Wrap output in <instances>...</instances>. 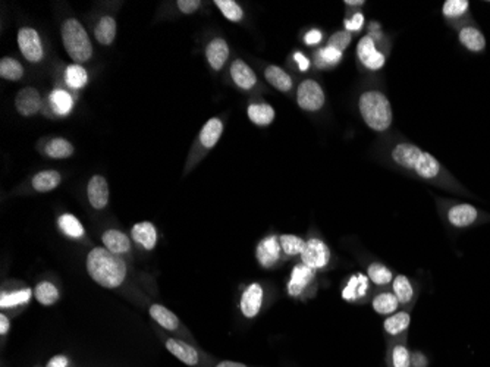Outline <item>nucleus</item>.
Returning a JSON list of instances; mask_svg holds the SVG:
<instances>
[{
	"label": "nucleus",
	"instance_id": "obj_1",
	"mask_svg": "<svg viewBox=\"0 0 490 367\" xmlns=\"http://www.w3.org/2000/svg\"><path fill=\"white\" fill-rule=\"evenodd\" d=\"M388 159L395 166L416 178L442 188H458L455 180L433 155L408 141H395L388 150Z\"/></svg>",
	"mask_w": 490,
	"mask_h": 367
},
{
	"label": "nucleus",
	"instance_id": "obj_2",
	"mask_svg": "<svg viewBox=\"0 0 490 367\" xmlns=\"http://www.w3.org/2000/svg\"><path fill=\"white\" fill-rule=\"evenodd\" d=\"M88 275L104 288H116L125 281L127 263L107 249L96 247L87 256Z\"/></svg>",
	"mask_w": 490,
	"mask_h": 367
},
{
	"label": "nucleus",
	"instance_id": "obj_3",
	"mask_svg": "<svg viewBox=\"0 0 490 367\" xmlns=\"http://www.w3.org/2000/svg\"><path fill=\"white\" fill-rule=\"evenodd\" d=\"M358 111L364 124L374 132H386L393 122L392 104L384 91L364 90L358 97Z\"/></svg>",
	"mask_w": 490,
	"mask_h": 367
},
{
	"label": "nucleus",
	"instance_id": "obj_4",
	"mask_svg": "<svg viewBox=\"0 0 490 367\" xmlns=\"http://www.w3.org/2000/svg\"><path fill=\"white\" fill-rule=\"evenodd\" d=\"M63 47L71 59L77 63H84L93 56L91 40L79 21L70 18L62 24Z\"/></svg>",
	"mask_w": 490,
	"mask_h": 367
},
{
	"label": "nucleus",
	"instance_id": "obj_5",
	"mask_svg": "<svg viewBox=\"0 0 490 367\" xmlns=\"http://www.w3.org/2000/svg\"><path fill=\"white\" fill-rule=\"evenodd\" d=\"M442 216L449 226L457 229L470 228L479 224L483 216L487 217V214L468 203H448L442 210Z\"/></svg>",
	"mask_w": 490,
	"mask_h": 367
},
{
	"label": "nucleus",
	"instance_id": "obj_6",
	"mask_svg": "<svg viewBox=\"0 0 490 367\" xmlns=\"http://www.w3.org/2000/svg\"><path fill=\"white\" fill-rule=\"evenodd\" d=\"M299 257H301V263L317 272L329 266L332 253L328 244L322 238L313 237L306 240V247Z\"/></svg>",
	"mask_w": 490,
	"mask_h": 367
},
{
	"label": "nucleus",
	"instance_id": "obj_7",
	"mask_svg": "<svg viewBox=\"0 0 490 367\" xmlns=\"http://www.w3.org/2000/svg\"><path fill=\"white\" fill-rule=\"evenodd\" d=\"M372 282L365 274L363 272H357V274H352L342 288V298L347 303L352 304H364L369 302V298H372Z\"/></svg>",
	"mask_w": 490,
	"mask_h": 367
},
{
	"label": "nucleus",
	"instance_id": "obj_8",
	"mask_svg": "<svg viewBox=\"0 0 490 367\" xmlns=\"http://www.w3.org/2000/svg\"><path fill=\"white\" fill-rule=\"evenodd\" d=\"M297 103L307 112H317L326 103V94L315 79H304L297 90Z\"/></svg>",
	"mask_w": 490,
	"mask_h": 367
},
{
	"label": "nucleus",
	"instance_id": "obj_9",
	"mask_svg": "<svg viewBox=\"0 0 490 367\" xmlns=\"http://www.w3.org/2000/svg\"><path fill=\"white\" fill-rule=\"evenodd\" d=\"M357 59L365 70L373 72L384 70L386 63L385 53L377 47V42L369 34L360 38L357 45Z\"/></svg>",
	"mask_w": 490,
	"mask_h": 367
},
{
	"label": "nucleus",
	"instance_id": "obj_10",
	"mask_svg": "<svg viewBox=\"0 0 490 367\" xmlns=\"http://www.w3.org/2000/svg\"><path fill=\"white\" fill-rule=\"evenodd\" d=\"M18 47L24 54V58L29 62L37 63L45 56L42 40H40L38 33L34 29H30V26H24V29L19 30Z\"/></svg>",
	"mask_w": 490,
	"mask_h": 367
},
{
	"label": "nucleus",
	"instance_id": "obj_11",
	"mask_svg": "<svg viewBox=\"0 0 490 367\" xmlns=\"http://www.w3.org/2000/svg\"><path fill=\"white\" fill-rule=\"evenodd\" d=\"M316 281V270L306 266L304 263L295 265L290 281L287 283V292L292 298L303 297L304 292L311 287L313 282Z\"/></svg>",
	"mask_w": 490,
	"mask_h": 367
},
{
	"label": "nucleus",
	"instance_id": "obj_12",
	"mask_svg": "<svg viewBox=\"0 0 490 367\" xmlns=\"http://www.w3.org/2000/svg\"><path fill=\"white\" fill-rule=\"evenodd\" d=\"M282 249L279 244V235H270L263 238L255 247V259L262 267L270 269L276 266L282 259Z\"/></svg>",
	"mask_w": 490,
	"mask_h": 367
},
{
	"label": "nucleus",
	"instance_id": "obj_13",
	"mask_svg": "<svg viewBox=\"0 0 490 367\" xmlns=\"http://www.w3.org/2000/svg\"><path fill=\"white\" fill-rule=\"evenodd\" d=\"M263 303H264V290L262 285L257 282L248 285V287L241 294V300H239V309L242 316L247 319H254L255 316H258V313H260Z\"/></svg>",
	"mask_w": 490,
	"mask_h": 367
},
{
	"label": "nucleus",
	"instance_id": "obj_14",
	"mask_svg": "<svg viewBox=\"0 0 490 367\" xmlns=\"http://www.w3.org/2000/svg\"><path fill=\"white\" fill-rule=\"evenodd\" d=\"M411 325L410 310H400L397 313L388 316L384 322V332L388 338V341L393 339L406 338V332Z\"/></svg>",
	"mask_w": 490,
	"mask_h": 367
},
{
	"label": "nucleus",
	"instance_id": "obj_15",
	"mask_svg": "<svg viewBox=\"0 0 490 367\" xmlns=\"http://www.w3.org/2000/svg\"><path fill=\"white\" fill-rule=\"evenodd\" d=\"M390 291L395 294V297L398 298L400 306L402 310H410L411 306L417 300V288L414 282L405 276V275H397L393 278L390 283Z\"/></svg>",
	"mask_w": 490,
	"mask_h": 367
},
{
	"label": "nucleus",
	"instance_id": "obj_16",
	"mask_svg": "<svg viewBox=\"0 0 490 367\" xmlns=\"http://www.w3.org/2000/svg\"><path fill=\"white\" fill-rule=\"evenodd\" d=\"M386 367H411V350L406 345V338L388 341Z\"/></svg>",
	"mask_w": 490,
	"mask_h": 367
},
{
	"label": "nucleus",
	"instance_id": "obj_17",
	"mask_svg": "<svg viewBox=\"0 0 490 367\" xmlns=\"http://www.w3.org/2000/svg\"><path fill=\"white\" fill-rule=\"evenodd\" d=\"M15 106L18 114L22 116L37 115L40 111H42V106H43L42 96H40V93L35 88L25 87L18 91L15 97Z\"/></svg>",
	"mask_w": 490,
	"mask_h": 367
},
{
	"label": "nucleus",
	"instance_id": "obj_18",
	"mask_svg": "<svg viewBox=\"0 0 490 367\" xmlns=\"http://www.w3.org/2000/svg\"><path fill=\"white\" fill-rule=\"evenodd\" d=\"M87 196H88V201H90V205L94 208V209H97V210H102L107 206V203H109V185H107V181L104 176H100V175H94L93 178L88 181V185H87Z\"/></svg>",
	"mask_w": 490,
	"mask_h": 367
},
{
	"label": "nucleus",
	"instance_id": "obj_19",
	"mask_svg": "<svg viewBox=\"0 0 490 367\" xmlns=\"http://www.w3.org/2000/svg\"><path fill=\"white\" fill-rule=\"evenodd\" d=\"M458 42L471 53H482L486 49L484 34L474 25H464L458 31Z\"/></svg>",
	"mask_w": 490,
	"mask_h": 367
},
{
	"label": "nucleus",
	"instance_id": "obj_20",
	"mask_svg": "<svg viewBox=\"0 0 490 367\" xmlns=\"http://www.w3.org/2000/svg\"><path fill=\"white\" fill-rule=\"evenodd\" d=\"M370 304L377 315L386 316V318L401 310L398 298L395 297V294L389 290H382V291L376 292L372 297Z\"/></svg>",
	"mask_w": 490,
	"mask_h": 367
},
{
	"label": "nucleus",
	"instance_id": "obj_21",
	"mask_svg": "<svg viewBox=\"0 0 490 367\" xmlns=\"http://www.w3.org/2000/svg\"><path fill=\"white\" fill-rule=\"evenodd\" d=\"M230 77L235 86L241 90H251L257 84L255 72L241 59H237L230 65Z\"/></svg>",
	"mask_w": 490,
	"mask_h": 367
},
{
	"label": "nucleus",
	"instance_id": "obj_22",
	"mask_svg": "<svg viewBox=\"0 0 490 367\" xmlns=\"http://www.w3.org/2000/svg\"><path fill=\"white\" fill-rule=\"evenodd\" d=\"M206 58L214 71H221L229 59V46L226 40L214 38L206 47Z\"/></svg>",
	"mask_w": 490,
	"mask_h": 367
},
{
	"label": "nucleus",
	"instance_id": "obj_23",
	"mask_svg": "<svg viewBox=\"0 0 490 367\" xmlns=\"http://www.w3.org/2000/svg\"><path fill=\"white\" fill-rule=\"evenodd\" d=\"M132 240L145 250H153L157 242V231L153 224L140 222L132 226Z\"/></svg>",
	"mask_w": 490,
	"mask_h": 367
},
{
	"label": "nucleus",
	"instance_id": "obj_24",
	"mask_svg": "<svg viewBox=\"0 0 490 367\" xmlns=\"http://www.w3.org/2000/svg\"><path fill=\"white\" fill-rule=\"evenodd\" d=\"M264 78L271 87H275L276 90H279L282 93H288L294 87V81H292L291 75L285 70H282L280 66H276V65H269L266 68Z\"/></svg>",
	"mask_w": 490,
	"mask_h": 367
},
{
	"label": "nucleus",
	"instance_id": "obj_25",
	"mask_svg": "<svg viewBox=\"0 0 490 367\" xmlns=\"http://www.w3.org/2000/svg\"><path fill=\"white\" fill-rule=\"evenodd\" d=\"M166 348L169 350L171 354H173L176 359H180L182 363L188 366H197L198 364V352L196 348L191 345H188L180 339H168L166 341Z\"/></svg>",
	"mask_w": 490,
	"mask_h": 367
},
{
	"label": "nucleus",
	"instance_id": "obj_26",
	"mask_svg": "<svg viewBox=\"0 0 490 367\" xmlns=\"http://www.w3.org/2000/svg\"><path fill=\"white\" fill-rule=\"evenodd\" d=\"M365 275L377 288H386L392 283L395 275L393 272L382 262H370L367 265Z\"/></svg>",
	"mask_w": 490,
	"mask_h": 367
},
{
	"label": "nucleus",
	"instance_id": "obj_27",
	"mask_svg": "<svg viewBox=\"0 0 490 367\" xmlns=\"http://www.w3.org/2000/svg\"><path fill=\"white\" fill-rule=\"evenodd\" d=\"M248 118L257 127H267L271 122L275 120V109L274 106H270L269 103L260 102V103H251L248 106Z\"/></svg>",
	"mask_w": 490,
	"mask_h": 367
},
{
	"label": "nucleus",
	"instance_id": "obj_28",
	"mask_svg": "<svg viewBox=\"0 0 490 367\" xmlns=\"http://www.w3.org/2000/svg\"><path fill=\"white\" fill-rule=\"evenodd\" d=\"M223 132V122L221 118H212L204 124L200 132V143L203 147L213 148L221 140Z\"/></svg>",
	"mask_w": 490,
	"mask_h": 367
},
{
	"label": "nucleus",
	"instance_id": "obj_29",
	"mask_svg": "<svg viewBox=\"0 0 490 367\" xmlns=\"http://www.w3.org/2000/svg\"><path fill=\"white\" fill-rule=\"evenodd\" d=\"M102 241L104 244V247L112 251L115 254H122V253H128L131 250V241L129 238L120 233L118 229H109L103 234Z\"/></svg>",
	"mask_w": 490,
	"mask_h": 367
},
{
	"label": "nucleus",
	"instance_id": "obj_30",
	"mask_svg": "<svg viewBox=\"0 0 490 367\" xmlns=\"http://www.w3.org/2000/svg\"><path fill=\"white\" fill-rule=\"evenodd\" d=\"M61 181H62V176L58 171H42L37 175H34L31 184L35 192L49 193L52 189L59 187Z\"/></svg>",
	"mask_w": 490,
	"mask_h": 367
},
{
	"label": "nucleus",
	"instance_id": "obj_31",
	"mask_svg": "<svg viewBox=\"0 0 490 367\" xmlns=\"http://www.w3.org/2000/svg\"><path fill=\"white\" fill-rule=\"evenodd\" d=\"M94 36L100 45H112L116 38V21L112 17H103L94 30Z\"/></svg>",
	"mask_w": 490,
	"mask_h": 367
},
{
	"label": "nucleus",
	"instance_id": "obj_32",
	"mask_svg": "<svg viewBox=\"0 0 490 367\" xmlns=\"http://www.w3.org/2000/svg\"><path fill=\"white\" fill-rule=\"evenodd\" d=\"M150 316H152L161 326V328H165L168 331L178 329L180 326V319L176 318V315H173L171 310L160 304H153L150 307Z\"/></svg>",
	"mask_w": 490,
	"mask_h": 367
},
{
	"label": "nucleus",
	"instance_id": "obj_33",
	"mask_svg": "<svg viewBox=\"0 0 490 367\" xmlns=\"http://www.w3.org/2000/svg\"><path fill=\"white\" fill-rule=\"evenodd\" d=\"M50 106L54 111V114L63 116V115H68L71 112V109L74 106V100L71 97V94L68 91L54 90L50 94Z\"/></svg>",
	"mask_w": 490,
	"mask_h": 367
},
{
	"label": "nucleus",
	"instance_id": "obj_34",
	"mask_svg": "<svg viewBox=\"0 0 490 367\" xmlns=\"http://www.w3.org/2000/svg\"><path fill=\"white\" fill-rule=\"evenodd\" d=\"M45 153L50 159H66L72 156L74 146L65 139H53L46 144Z\"/></svg>",
	"mask_w": 490,
	"mask_h": 367
},
{
	"label": "nucleus",
	"instance_id": "obj_35",
	"mask_svg": "<svg viewBox=\"0 0 490 367\" xmlns=\"http://www.w3.org/2000/svg\"><path fill=\"white\" fill-rule=\"evenodd\" d=\"M279 244H280L282 253L285 256L294 257V256H301L306 247V240L292 234H282L279 235Z\"/></svg>",
	"mask_w": 490,
	"mask_h": 367
},
{
	"label": "nucleus",
	"instance_id": "obj_36",
	"mask_svg": "<svg viewBox=\"0 0 490 367\" xmlns=\"http://www.w3.org/2000/svg\"><path fill=\"white\" fill-rule=\"evenodd\" d=\"M470 10L468 0H446L442 5V15L446 19L464 18Z\"/></svg>",
	"mask_w": 490,
	"mask_h": 367
},
{
	"label": "nucleus",
	"instance_id": "obj_37",
	"mask_svg": "<svg viewBox=\"0 0 490 367\" xmlns=\"http://www.w3.org/2000/svg\"><path fill=\"white\" fill-rule=\"evenodd\" d=\"M34 295L37 302L43 306H52L59 300V291L52 282H40L35 287Z\"/></svg>",
	"mask_w": 490,
	"mask_h": 367
},
{
	"label": "nucleus",
	"instance_id": "obj_38",
	"mask_svg": "<svg viewBox=\"0 0 490 367\" xmlns=\"http://www.w3.org/2000/svg\"><path fill=\"white\" fill-rule=\"evenodd\" d=\"M59 228L62 229V233L71 238H81L84 235V228L81 225V222L77 219L74 214H62L59 217Z\"/></svg>",
	"mask_w": 490,
	"mask_h": 367
},
{
	"label": "nucleus",
	"instance_id": "obj_39",
	"mask_svg": "<svg viewBox=\"0 0 490 367\" xmlns=\"http://www.w3.org/2000/svg\"><path fill=\"white\" fill-rule=\"evenodd\" d=\"M65 81L71 88L78 90V88H83L87 84L88 75H87V71L81 65H71L68 66L65 71Z\"/></svg>",
	"mask_w": 490,
	"mask_h": 367
},
{
	"label": "nucleus",
	"instance_id": "obj_40",
	"mask_svg": "<svg viewBox=\"0 0 490 367\" xmlns=\"http://www.w3.org/2000/svg\"><path fill=\"white\" fill-rule=\"evenodd\" d=\"M0 77L9 81H18L24 77V68L17 59L3 58L0 61Z\"/></svg>",
	"mask_w": 490,
	"mask_h": 367
},
{
	"label": "nucleus",
	"instance_id": "obj_41",
	"mask_svg": "<svg viewBox=\"0 0 490 367\" xmlns=\"http://www.w3.org/2000/svg\"><path fill=\"white\" fill-rule=\"evenodd\" d=\"M214 5L223 13V17L228 21H230V22L242 21L244 10L237 2H234V0H216Z\"/></svg>",
	"mask_w": 490,
	"mask_h": 367
},
{
	"label": "nucleus",
	"instance_id": "obj_42",
	"mask_svg": "<svg viewBox=\"0 0 490 367\" xmlns=\"http://www.w3.org/2000/svg\"><path fill=\"white\" fill-rule=\"evenodd\" d=\"M342 54L344 52H339L338 49L335 47H331V46H326L323 49H320L317 52V65L320 68L323 66H333V65H338L339 62H341L342 59Z\"/></svg>",
	"mask_w": 490,
	"mask_h": 367
},
{
	"label": "nucleus",
	"instance_id": "obj_43",
	"mask_svg": "<svg viewBox=\"0 0 490 367\" xmlns=\"http://www.w3.org/2000/svg\"><path fill=\"white\" fill-rule=\"evenodd\" d=\"M30 297H31V290H21L10 294H2V298H0V307L6 309V307L25 304L30 300Z\"/></svg>",
	"mask_w": 490,
	"mask_h": 367
},
{
	"label": "nucleus",
	"instance_id": "obj_44",
	"mask_svg": "<svg viewBox=\"0 0 490 367\" xmlns=\"http://www.w3.org/2000/svg\"><path fill=\"white\" fill-rule=\"evenodd\" d=\"M352 42V34L348 31H336L335 34L331 36L328 46L338 49L339 52H344Z\"/></svg>",
	"mask_w": 490,
	"mask_h": 367
},
{
	"label": "nucleus",
	"instance_id": "obj_45",
	"mask_svg": "<svg viewBox=\"0 0 490 367\" xmlns=\"http://www.w3.org/2000/svg\"><path fill=\"white\" fill-rule=\"evenodd\" d=\"M364 15L361 12H357V13H354L352 17L349 18H345L344 21V25H345V31L348 33H358L364 29Z\"/></svg>",
	"mask_w": 490,
	"mask_h": 367
},
{
	"label": "nucleus",
	"instance_id": "obj_46",
	"mask_svg": "<svg viewBox=\"0 0 490 367\" xmlns=\"http://www.w3.org/2000/svg\"><path fill=\"white\" fill-rule=\"evenodd\" d=\"M176 5L182 13H194L200 8L201 2L200 0H178Z\"/></svg>",
	"mask_w": 490,
	"mask_h": 367
},
{
	"label": "nucleus",
	"instance_id": "obj_47",
	"mask_svg": "<svg viewBox=\"0 0 490 367\" xmlns=\"http://www.w3.org/2000/svg\"><path fill=\"white\" fill-rule=\"evenodd\" d=\"M322 38H323V33L320 30H310L306 36H304V43L307 46H316L322 42Z\"/></svg>",
	"mask_w": 490,
	"mask_h": 367
},
{
	"label": "nucleus",
	"instance_id": "obj_48",
	"mask_svg": "<svg viewBox=\"0 0 490 367\" xmlns=\"http://www.w3.org/2000/svg\"><path fill=\"white\" fill-rule=\"evenodd\" d=\"M411 367H429V359L420 351H411Z\"/></svg>",
	"mask_w": 490,
	"mask_h": 367
},
{
	"label": "nucleus",
	"instance_id": "obj_49",
	"mask_svg": "<svg viewBox=\"0 0 490 367\" xmlns=\"http://www.w3.org/2000/svg\"><path fill=\"white\" fill-rule=\"evenodd\" d=\"M294 61L297 62V65H298V68H299V71H307L308 68H310V61H308V58H306L301 52H297V53L294 54Z\"/></svg>",
	"mask_w": 490,
	"mask_h": 367
},
{
	"label": "nucleus",
	"instance_id": "obj_50",
	"mask_svg": "<svg viewBox=\"0 0 490 367\" xmlns=\"http://www.w3.org/2000/svg\"><path fill=\"white\" fill-rule=\"evenodd\" d=\"M68 364H70V361H68L65 356H56L47 363V367H66Z\"/></svg>",
	"mask_w": 490,
	"mask_h": 367
},
{
	"label": "nucleus",
	"instance_id": "obj_51",
	"mask_svg": "<svg viewBox=\"0 0 490 367\" xmlns=\"http://www.w3.org/2000/svg\"><path fill=\"white\" fill-rule=\"evenodd\" d=\"M9 329H10L9 319L5 315H0V334L5 335L9 332Z\"/></svg>",
	"mask_w": 490,
	"mask_h": 367
},
{
	"label": "nucleus",
	"instance_id": "obj_52",
	"mask_svg": "<svg viewBox=\"0 0 490 367\" xmlns=\"http://www.w3.org/2000/svg\"><path fill=\"white\" fill-rule=\"evenodd\" d=\"M216 367H248V366H245V364H242V363H237V361L225 360V361H221Z\"/></svg>",
	"mask_w": 490,
	"mask_h": 367
},
{
	"label": "nucleus",
	"instance_id": "obj_53",
	"mask_svg": "<svg viewBox=\"0 0 490 367\" xmlns=\"http://www.w3.org/2000/svg\"><path fill=\"white\" fill-rule=\"evenodd\" d=\"M344 3L347 6H363V5H365L364 0H345Z\"/></svg>",
	"mask_w": 490,
	"mask_h": 367
}]
</instances>
